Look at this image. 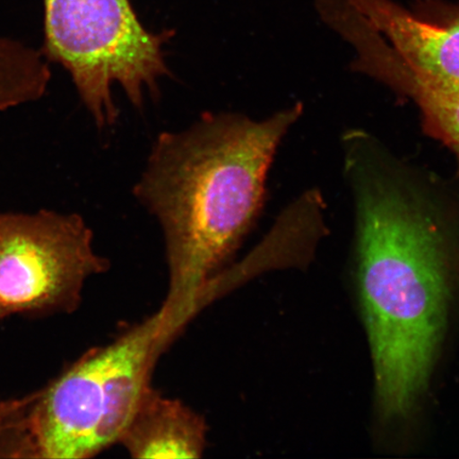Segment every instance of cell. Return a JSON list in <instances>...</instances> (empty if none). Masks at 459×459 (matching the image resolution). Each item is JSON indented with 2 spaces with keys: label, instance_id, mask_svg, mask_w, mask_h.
I'll list each match as a JSON object with an SVG mask.
<instances>
[{
  "label": "cell",
  "instance_id": "1",
  "mask_svg": "<svg viewBox=\"0 0 459 459\" xmlns=\"http://www.w3.org/2000/svg\"><path fill=\"white\" fill-rule=\"evenodd\" d=\"M358 289L384 426L414 417L446 335L457 279L455 239L426 189L366 135L347 142Z\"/></svg>",
  "mask_w": 459,
  "mask_h": 459
},
{
  "label": "cell",
  "instance_id": "2",
  "mask_svg": "<svg viewBox=\"0 0 459 459\" xmlns=\"http://www.w3.org/2000/svg\"><path fill=\"white\" fill-rule=\"evenodd\" d=\"M301 103L255 122L205 113L164 132L134 187L162 228L169 287L163 307L187 319L214 289L262 213L275 152Z\"/></svg>",
  "mask_w": 459,
  "mask_h": 459
},
{
  "label": "cell",
  "instance_id": "3",
  "mask_svg": "<svg viewBox=\"0 0 459 459\" xmlns=\"http://www.w3.org/2000/svg\"><path fill=\"white\" fill-rule=\"evenodd\" d=\"M182 326L162 307L112 342L89 350L0 434V457L84 459L118 444L152 387L160 355Z\"/></svg>",
  "mask_w": 459,
  "mask_h": 459
},
{
  "label": "cell",
  "instance_id": "4",
  "mask_svg": "<svg viewBox=\"0 0 459 459\" xmlns=\"http://www.w3.org/2000/svg\"><path fill=\"white\" fill-rule=\"evenodd\" d=\"M46 59L70 73L80 99L97 127L113 126L118 110L115 83L134 106L143 94H157L159 80L169 76L163 46L174 31L152 33L130 0H43Z\"/></svg>",
  "mask_w": 459,
  "mask_h": 459
},
{
  "label": "cell",
  "instance_id": "5",
  "mask_svg": "<svg viewBox=\"0 0 459 459\" xmlns=\"http://www.w3.org/2000/svg\"><path fill=\"white\" fill-rule=\"evenodd\" d=\"M108 268L82 216L0 212V321L71 314L86 281Z\"/></svg>",
  "mask_w": 459,
  "mask_h": 459
},
{
  "label": "cell",
  "instance_id": "6",
  "mask_svg": "<svg viewBox=\"0 0 459 459\" xmlns=\"http://www.w3.org/2000/svg\"><path fill=\"white\" fill-rule=\"evenodd\" d=\"M419 76L459 90V4L419 0L407 10L394 0H349Z\"/></svg>",
  "mask_w": 459,
  "mask_h": 459
},
{
  "label": "cell",
  "instance_id": "7",
  "mask_svg": "<svg viewBox=\"0 0 459 459\" xmlns=\"http://www.w3.org/2000/svg\"><path fill=\"white\" fill-rule=\"evenodd\" d=\"M208 430L198 411L152 387L118 444L134 458H200Z\"/></svg>",
  "mask_w": 459,
  "mask_h": 459
},
{
  "label": "cell",
  "instance_id": "8",
  "mask_svg": "<svg viewBox=\"0 0 459 459\" xmlns=\"http://www.w3.org/2000/svg\"><path fill=\"white\" fill-rule=\"evenodd\" d=\"M392 89L414 102L424 129L449 148L459 164V90L429 82L407 66L394 73Z\"/></svg>",
  "mask_w": 459,
  "mask_h": 459
},
{
  "label": "cell",
  "instance_id": "9",
  "mask_svg": "<svg viewBox=\"0 0 459 459\" xmlns=\"http://www.w3.org/2000/svg\"><path fill=\"white\" fill-rule=\"evenodd\" d=\"M39 390L22 398L0 400V434L7 430L38 398Z\"/></svg>",
  "mask_w": 459,
  "mask_h": 459
}]
</instances>
